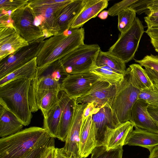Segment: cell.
<instances>
[{"label":"cell","instance_id":"36","mask_svg":"<svg viewBox=\"0 0 158 158\" xmlns=\"http://www.w3.org/2000/svg\"><path fill=\"white\" fill-rule=\"evenodd\" d=\"M137 0H124L115 3L109 8L107 11L109 15L114 17L124 9L129 7Z\"/></svg>","mask_w":158,"mask_h":158},{"label":"cell","instance_id":"50","mask_svg":"<svg viewBox=\"0 0 158 158\" xmlns=\"http://www.w3.org/2000/svg\"></svg>","mask_w":158,"mask_h":158},{"label":"cell","instance_id":"34","mask_svg":"<svg viewBox=\"0 0 158 158\" xmlns=\"http://www.w3.org/2000/svg\"><path fill=\"white\" fill-rule=\"evenodd\" d=\"M29 0H0V13L11 14L13 12L24 6Z\"/></svg>","mask_w":158,"mask_h":158},{"label":"cell","instance_id":"3","mask_svg":"<svg viewBox=\"0 0 158 158\" xmlns=\"http://www.w3.org/2000/svg\"><path fill=\"white\" fill-rule=\"evenodd\" d=\"M31 81L16 80L0 86V104L16 115L25 126L30 124L32 117L28 99Z\"/></svg>","mask_w":158,"mask_h":158},{"label":"cell","instance_id":"24","mask_svg":"<svg viewBox=\"0 0 158 158\" xmlns=\"http://www.w3.org/2000/svg\"><path fill=\"white\" fill-rule=\"evenodd\" d=\"M37 67V57H35L24 65L0 79V86L16 80H34L35 77Z\"/></svg>","mask_w":158,"mask_h":158},{"label":"cell","instance_id":"23","mask_svg":"<svg viewBox=\"0 0 158 158\" xmlns=\"http://www.w3.org/2000/svg\"><path fill=\"white\" fill-rule=\"evenodd\" d=\"M126 75L132 85L141 90L150 87L153 85L145 69L139 64H134L126 69Z\"/></svg>","mask_w":158,"mask_h":158},{"label":"cell","instance_id":"40","mask_svg":"<svg viewBox=\"0 0 158 158\" xmlns=\"http://www.w3.org/2000/svg\"><path fill=\"white\" fill-rule=\"evenodd\" d=\"M49 140L39 145L21 158H40L41 154Z\"/></svg>","mask_w":158,"mask_h":158},{"label":"cell","instance_id":"25","mask_svg":"<svg viewBox=\"0 0 158 158\" xmlns=\"http://www.w3.org/2000/svg\"><path fill=\"white\" fill-rule=\"evenodd\" d=\"M76 99L71 98L69 97L63 110L57 137V138L62 141H65L71 126Z\"/></svg>","mask_w":158,"mask_h":158},{"label":"cell","instance_id":"7","mask_svg":"<svg viewBox=\"0 0 158 158\" xmlns=\"http://www.w3.org/2000/svg\"><path fill=\"white\" fill-rule=\"evenodd\" d=\"M140 91V90L132 85L126 75L123 79L116 85L111 108L121 123L130 121L131 110L138 100Z\"/></svg>","mask_w":158,"mask_h":158},{"label":"cell","instance_id":"12","mask_svg":"<svg viewBox=\"0 0 158 158\" xmlns=\"http://www.w3.org/2000/svg\"><path fill=\"white\" fill-rule=\"evenodd\" d=\"M100 80H102L101 78L89 71L69 74L62 82L61 90L71 98L76 99L84 94Z\"/></svg>","mask_w":158,"mask_h":158},{"label":"cell","instance_id":"13","mask_svg":"<svg viewBox=\"0 0 158 158\" xmlns=\"http://www.w3.org/2000/svg\"><path fill=\"white\" fill-rule=\"evenodd\" d=\"M61 84L49 76L35 77L31 81L29 94V102L32 112L39 110L40 101L49 91L61 90Z\"/></svg>","mask_w":158,"mask_h":158},{"label":"cell","instance_id":"41","mask_svg":"<svg viewBox=\"0 0 158 158\" xmlns=\"http://www.w3.org/2000/svg\"><path fill=\"white\" fill-rule=\"evenodd\" d=\"M97 110L94 109L93 103H88L84 109L82 115V120H85L89 116L96 113Z\"/></svg>","mask_w":158,"mask_h":158},{"label":"cell","instance_id":"16","mask_svg":"<svg viewBox=\"0 0 158 158\" xmlns=\"http://www.w3.org/2000/svg\"><path fill=\"white\" fill-rule=\"evenodd\" d=\"M149 106L145 100L138 99L132 107L130 121L135 127L158 134V125L148 112Z\"/></svg>","mask_w":158,"mask_h":158},{"label":"cell","instance_id":"19","mask_svg":"<svg viewBox=\"0 0 158 158\" xmlns=\"http://www.w3.org/2000/svg\"><path fill=\"white\" fill-rule=\"evenodd\" d=\"M69 97L64 91L60 90L58 94V103L46 118L44 119L43 128L52 137L57 138L62 111Z\"/></svg>","mask_w":158,"mask_h":158},{"label":"cell","instance_id":"14","mask_svg":"<svg viewBox=\"0 0 158 158\" xmlns=\"http://www.w3.org/2000/svg\"><path fill=\"white\" fill-rule=\"evenodd\" d=\"M87 104L76 103L72 123L63 147L68 157H80V143L82 115Z\"/></svg>","mask_w":158,"mask_h":158},{"label":"cell","instance_id":"48","mask_svg":"<svg viewBox=\"0 0 158 158\" xmlns=\"http://www.w3.org/2000/svg\"><path fill=\"white\" fill-rule=\"evenodd\" d=\"M109 15L107 10H104L100 12L98 16L101 19L105 20L107 18Z\"/></svg>","mask_w":158,"mask_h":158},{"label":"cell","instance_id":"30","mask_svg":"<svg viewBox=\"0 0 158 158\" xmlns=\"http://www.w3.org/2000/svg\"><path fill=\"white\" fill-rule=\"evenodd\" d=\"M136 13L134 9L129 7L118 14V28L121 34L125 32L131 27L136 17Z\"/></svg>","mask_w":158,"mask_h":158},{"label":"cell","instance_id":"46","mask_svg":"<svg viewBox=\"0 0 158 158\" xmlns=\"http://www.w3.org/2000/svg\"><path fill=\"white\" fill-rule=\"evenodd\" d=\"M55 158H68L63 148H56Z\"/></svg>","mask_w":158,"mask_h":158},{"label":"cell","instance_id":"11","mask_svg":"<svg viewBox=\"0 0 158 158\" xmlns=\"http://www.w3.org/2000/svg\"><path fill=\"white\" fill-rule=\"evenodd\" d=\"M116 92V85L104 81L95 83L84 94L76 99L77 104L93 103L94 109L111 106Z\"/></svg>","mask_w":158,"mask_h":158},{"label":"cell","instance_id":"20","mask_svg":"<svg viewBox=\"0 0 158 158\" xmlns=\"http://www.w3.org/2000/svg\"><path fill=\"white\" fill-rule=\"evenodd\" d=\"M126 145L142 147L150 152L158 146V134L135 127L127 136L124 143Z\"/></svg>","mask_w":158,"mask_h":158},{"label":"cell","instance_id":"17","mask_svg":"<svg viewBox=\"0 0 158 158\" xmlns=\"http://www.w3.org/2000/svg\"><path fill=\"white\" fill-rule=\"evenodd\" d=\"M108 5L107 0H85L80 12L73 23L70 29H78L89 20L95 18Z\"/></svg>","mask_w":158,"mask_h":158},{"label":"cell","instance_id":"42","mask_svg":"<svg viewBox=\"0 0 158 158\" xmlns=\"http://www.w3.org/2000/svg\"><path fill=\"white\" fill-rule=\"evenodd\" d=\"M148 111L152 118L158 124V107L149 106Z\"/></svg>","mask_w":158,"mask_h":158},{"label":"cell","instance_id":"35","mask_svg":"<svg viewBox=\"0 0 158 158\" xmlns=\"http://www.w3.org/2000/svg\"><path fill=\"white\" fill-rule=\"evenodd\" d=\"M142 67L153 69L158 72V56L152 54L147 55L140 60H135Z\"/></svg>","mask_w":158,"mask_h":158},{"label":"cell","instance_id":"10","mask_svg":"<svg viewBox=\"0 0 158 158\" xmlns=\"http://www.w3.org/2000/svg\"><path fill=\"white\" fill-rule=\"evenodd\" d=\"M45 39L43 37L29 43L0 60V79L36 57Z\"/></svg>","mask_w":158,"mask_h":158},{"label":"cell","instance_id":"6","mask_svg":"<svg viewBox=\"0 0 158 158\" xmlns=\"http://www.w3.org/2000/svg\"><path fill=\"white\" fill-rule=\"evenodd\" d=\"M144 32L141 21L136 17L130 28L119 36L108 51L125 63L134 58Z\"/></svg>","mask_w":158,"mask_h":158},{"label":"cell","instance_id":"9","mask_svg":"<svg viewBox=\"0 0 158 158\" xmlns=\"http://www.w3.org/2000/svg\"><path fill=\"white\" fill-rule=\"evenodd\" d=\"M121 124L109 105L92 114L91 125L95 134L97 146H106L112 133Z\"/></svg>","mask_w":158,"mask_h":158},{"label":"cell","instance_id":"2","mask_svg":"<svg viewBox=\"0 0 158 158\" xmlns=\"http://www.w3.org/2000/svg\"><path fill=\"white\" fill-rule=\"evenodd\" d=\"M51 136L43 128L33 127L0 139V158H21Z\"/></svg>","mask_w":158,"mask_h":158},{"label":"cell","instance_id":"1","mask_svg":"<svg viewBox=\"0 0 158 158\" xmlns=\"http://www.w3.org/2000/svg\"><path fill=\"white\" fill-rule=\"evenodd\" d=\"M84 28L72 30L45 39L37 57V69L43 68L60 60L68 54L84 44Z\"/></svg>","mask_w":158,"mask_h":158},{"label":"cell","instance_id":"38","mask_svg":"<svg viewBox=\"0 0 158 158\" xmlns=\"http://www.w3.org/2000/svg\"><path fill=\"white\" fill-rule=\"evenodd\" d=\"M145 32L149 37L155 51L158 53V25L147 27Z\"/></svg>","mask_w":158,"mask_h":158},{"label":"cell","instance_id":"44","mask_svg":"<svg viewBox=\"0 0 158 158\" xmlns=\"http://www.w3.org/2000/svg\"><path fill=\"white\" fill-rule=\"evenodd\" d=\"M144 69L150 79H155L158 81V72L149 68H145Z\"/></svg>","mask_w":158,"mask_h":158},{"label":"cell","instance_id":"8","mask_svg":"<svg viewBox=\"0 0 158 158\" xmlns=\"http://www.w3.org/2000/svg\"><path fill=\"white\" fill-rule=\"evenodd\" d=\"M10 17L18 33L28 43L45 38L41 29L35 24V16L28 2L13 12Z\"/></svg>","mask_w":158,"mask_h":158},{"label":"cell","instance_id":"32","mask_svg":"<svg viewBox=\"0 0 158 158\" xmlns=\"http://www.w3.org/2000/svg\"><path fill=\"white\" fill-rule=\"evenodd\" d=\"M123 146L107 150L104 146H97L92 151L91 158H122Z\"/></svg>","mask_w":158,"mask_h":158},{"label":"cell","instance_id":"49","mask_svg":"<svg viewBox=\"0 0 158 158\" xmlns=\"http://www.w3.org/2000/svg\"><path fill=\"white\" fill-rule=\"evenodd\" d=\"M147 16L152 17L158 18V10L149 12Z\"/></svg>","mask_w":158,"mask_h":158},{"label":"cell","instance_id":"39","mask_svg":"<svg viewBox=\"0 0 158 158\" xmlns=\"http://www.w3.org/2000/svg\"><path fill=\"white\" fill-rule=\"evenodd\" d=\"M149 1V0H137L130 7L134 9L137 14L140 15L148 10L147 6Z\"/></svg>","mask_w":158,"mask_h":158},{"label":"cell","instance_id":"27","mask_svg":"<svg viewBox=\"0 0 158 158\" xmlns=\"http://www.w3.org/2000/svg\"><path fill=\"white\" fill-rule=\"evenodd\" d=\"M134 125L130 121L121 123L112 133L106 146L107 150L124 145L126 138L131 131L133 129Z\"/></svg>","mask_w":158,"mask_h":158},{"label":"cell","instance_id":"43","mask_svg":"<svg viewBox=\"0 0 158 158\" xmlns=\"http://www.w3.org/2000/svg\"><path fill=\"white\" fill-rule=\"evenodd\" d=\"M144 19L147 27L158 25V18H153L147 16L144 17Z\"/></svg>","mask_w":158,"mask_h":158},{"label":"cell","instance_id":"18","mask_svg":"<svg viewBox=\"0 0 158 158\" xmlns=\"http://www.w3.org/2000/svg\"><path fill=\"white\" fill-rule=\"evenodd\" d=\"M85 0H73L60 9L57 14L59 29L58 34H62L70 29L73 21L81 10Z\"/></svg>","mask_w":158,"mask_h":158},{"label":"cell","instance_id":"33","mask_svg":"<svg viewBox=\"0 0 158 158\" xmlns=\"http://www.w3.org/2000/svg\"><path fill=\"white\" fill-rule=\"evenodd\" d=\"M138 99L145 100L149 106L158 107V89L153 84L149 87L141 89Z\"/></svg>","mask_w":158,"mask_h":158},{"label":"cell","instance_id":"4","mask_svg":"<svg viewBox=\"0 0 158 158\" xmlns=\"http://www.w3.org/2000/svg\"><path fill=\"white\" fill-rule=\"evenodd\" d=\"M73 0H29L35 16V23L41 29L45 39L58 34V11Z\"/></svg>","mask_w":158,"mask_h":158},{"label":"cell","instance_id":"29","mask_svg":"<svg viewBox=\"0 0 158 158\" xmlns=\"http://www.w3.org/2000/svg\"><path fill=\"white\" fill-rule=\"evenodd\" d=\"M89 72L99 77L102 80L115 85L123 79L125 76L117 73L106 65L97 66L95 65Z\"/></svg>","mask_w":158,"mask_h":158},{"label":"cell","instance_id":"37","mask_svg":"<svg viewBox=\"0 0 158 158\" xmlns=\"http://www.w3.org/2000/svg\"><path fill=\"white\" fill-rule=\"evenodd\" d=\"M54 138L51 137L42 152L40 158H55L56 148Z\"/></svg>","mask_w":158,"mask_h":158},{"label":"cell","instance_id":"21","mask_svg":"<svg viewBox=\"0 0 158 158\" xmlns=\"http://www.w3.org/2000/svg\"><path fill=\"white\" fill-rule=\"evenodd\" d=\"M92 115L82 120L80 143V156L85 158L91 154L97 146V142L94 131L91 126Z\"/></svg>","mask_w":158,"mask_h":158},{"label":"cell","instance_id":"26","mask_svg":"<svg viewBox=\"0 0 158 158\" xmlns=\"http://www.w3.org/2000/svg\"><path fill=\"white\" fill-rule=\"evenodd\" d=\"M126 63L120 58L108 51L100 50L96 60L97 66L106 65L118 73L125 75L126 70Z\"/></svg>","mask_w":158,"mask_h":158},{"label":"cell","instance_id":"45","mask_svg":"<svg viewBox=\"0 0 158 158\" xmlns=\"http://www.w3.org/2000/svg\"><path fill=\"white\" fill-rule=\"evenodd\" d=\"M147 7L149 12L158 10V0H150Z\"/></svg>","mask_w":158,"mask_h":158},{"label":"cell","instance_id":"31","mask_svg":"<svg viewBox=\"0 0 158 158\" xmlns=\"http://www.w3.org/2000/svg\"><path fill=\"white\" fill-rule=\"evenodd\" d=\"M60 91L52 90L49 91L40 102L39 110H40L44 119L46 118L52 110L57 105L58 101V94Z\"/></svg>","mask_w":158,"mask_h":158},{"label":"cell","instance_id":"28","mask_svg":"<svg viewBox=\"0 0 158 158\" xmlns=\"http://www.w3.org/2000/svg\"><path fill=\"white\" fill-rule=\"evenodd\" d=\"M68 75L60 60L52 63L43 68L37 69L35 77L49 76L61 85Z\"/></svg>","mask_w":158,"mask_h":158},{"label":"cell","instance_id":"47","mask_svg":"<svg viewBox=\"0 0 158 158\" xmlns=\"http://www.w3.org/2000/svg\"><path fill=\"white\" fill-rule=\"evenodd\" d=\"M150 152L148 158H158V146L153 148Z\"/></svg>","mask_w":158,"mask_h":158},{"label":"cell","instance_id":"22","mask_svg":"<svg viewBox=\"0 0 158 158\" xmlns=\"http://www.w3.org/2000/svg\"><path fill=\"white\" fill-rule=\"evenodd\" d=\"M23 125L18 118L0 104V137H6L22 130Z\"/></svg>","mask_w":158,"mask_h":158},{"label":"cell","instance_id":"5","mask_svg":"<svg viewBox=\"0 0 158 158\" xmlns=\"http://www.w3.org/2000/svg\"><path fill=\"white\" fill-rule=\"evenodd\" d=\"M100 50L98 44H84L60 60L68 75L87 72L96 65V60Z\"/></svg>","mask_w":158,"mask_h":158},{"label":"cell","instance_id":"15","mask_svg":"<svg viewBox=\"0 0 158 158\" xmlns=\"http://www.w3.org/2000/svg\"><path fill=\"white\" fill-rule=\"evenodd\" d=\"M29 44L13 25L0 26V60Z\"/></svg>","mask_w":158,"mask_h":158}]
</instances>
